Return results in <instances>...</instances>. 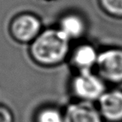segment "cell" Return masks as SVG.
Returning <instances> with one entry per match:
<instances>
[{
    "label": "cell",
    "instance_id": "6",
    "mask_svg": "<svg viewBox=\"0 0 122 122\" xmlns=\"http://www.w3.org/2000/svg\"><path fill=\"white\" fill-rule=\"evenodd\" d=\"M63 111L64 122H105L94 103L75 101Z\"/></svg>",
    "mask_w": 122,
    "mask_h": 122
},
{
    "label": "cell",
    "instance_id": "8",
    "mask_svg": "<svg viewBox=\"0 0 122 122\" xmlns=\"http://www.w3.org/2000/svg\"><path fill=\"white\" fill-rule=\"evenodd\" d=\"M59 29L70 40L83 34L85 31V23L77 15H68L62 19Z\"/></svg>",
    "mask_w": 122,
    "mask_h": 122
},
{
    "label": "cell",
    "instance_id": "5",
    "mask_svg": "<svg viewBox=\"0 0 122 122\" xmlns=\"http://www.w3.org/2000/svg\"><path fill=\"white\" fill-rule=\"evenodd\" d=\"M41 23L37 17L24 13L13 19L11 33L16 40L22 42H33L40 34Z\"/></svg>",
    "mask_w": 122,
    "mask_h": 122
},
{
    "label": "cell",
    "instance_id": "10",
    "mask_svg": "<svg viewBox=\"0 0 122 122\" xmlns=\"http://www.w3.org/2000/svg\"><path fill=\"white\" fill-rule=\"evenodd\" d=\"M99 3L108 14L122 18V0H99Z\"/></svg>",
    "mask_w": 122,
    "mask_h": 122
},
{
    "label": "cell",
    "instance_id": "3",
    "mask_svg": "<svg viewBox=\"0 0 122 122\" xmlns=\"http://www.w3.org/2000/svg\"><path fill=\"white\" fill-rule=\"evenodd\" d=\"M97 74L105 82L122 83V48L113 47L99 53L96 62Z\"/></svg>",
    "mask_w": 122,
    "mask_h": 122
},
{
    "label": "cell",
    "instance_id": "7",
    "mask_svg": "<svg viewBox=\"0 0 122 122\" xmlns=\"http://www.w3.org/2000/svg\"><path fill=\"white\" fill-rule=\"evenodd\" d=\"M98 56L99 53H97L94 47L85 44L76 48L72 56V61L79 71H90L96 65Z\"/></svg>",
    "mask_w": 122,
    "mask_h": 122
},
{
    "label": "cell",
    "instance_id": "4",
    "mask_svg": "<svg viewBox=\"0 0 122 122\" xmlns=\"http://www.w3.org/2000/svg\"><path fill=\"white\" fill-rule=\"evenodd\" d=\"M96 103L105 121L122 122V90L106 91Z\"/></svg>",
    "mask_w": 122,
    "mask_h": 122
},
{
    "label": "cell",
    "instance_id": "11",
    "mask_svg": "<svg viewBox=\"0 0 122 122\" xmlns=\"http://www.w3.org/2000/svg\"><path fill=\"white\" fill-rule=\"evenodd\" d=\"M0 122H14V118L11 110L2 105H0Z\"/></svg>",
    "mask_w": 122,
    "mask_h": 122
},
{
    "label": "cell",
    "instance_id": "9",
    "mask_svg": "<svg viewBox=\"0 0 122 122\" xmlns=\"http://www.w3.org/2000/svg\"><path fill=\"white\" fill-rule=\"evenodd\" d=\"M35 122H64V111L54 106H45L35 116Z\"/></svg>",
    "mask_w": 122,
    "mask_h": 122
},
{
    "label": "cell",
    "instance_id": "1",
    "mask_svg": "<svg viewBox=\"0 0 122 122\" xmlns=\"http://www.w3.org/2000/svg\"><path fill=\"white\" fill-rule=\"evenodd\" d=\"M70 49V39L60 29H48L32 42L31 56L39 64L55 66L64 60Z\"/></svg>",
    "mask_w": 122,
    "mask_h": 122
},
{
    "label": "cell",
    "instance_id": "2",
    "mask_svg": "<svg viewBox=\"0 0 122 122\" xmlns=\"http://www.w3.org/2000/svg\"><path fill=\"white\" fill-rule=\"evenodd\" d=\"M71 91L76 101L97 102L106 92L105 81L90 71H79L71 82Z\"/></svg>",
    "mask_w": 122,
    "mask_h": 122
}]
</instances>
